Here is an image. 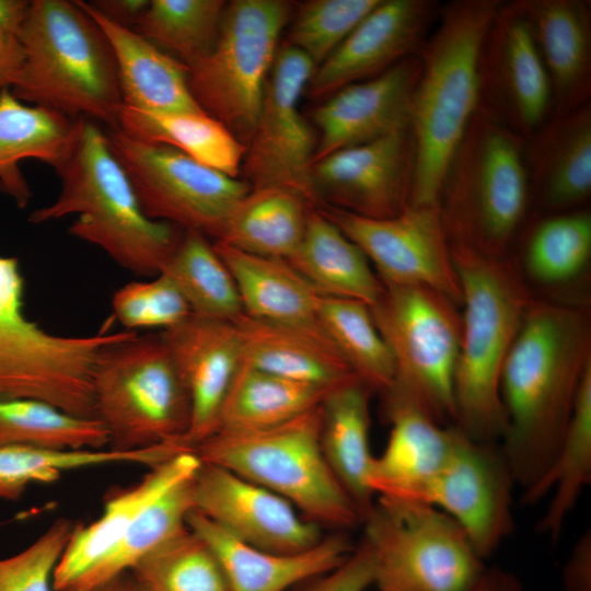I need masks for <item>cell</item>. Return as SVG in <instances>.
I'll return each instance as SVG.
<instances>
[{
	"mask_svg": "<svg viewBox=\"0 0 591 591\" xmlns=\"http://www.w3.org/2000/svg\"><path fill=\"white\" fill-rule=\"evenodd\" d=\"M117 127L135 140L169 146L231 177L241 173L246 147L202 111L144 112L121 106Z\"/></svg>",
	"mask_w": 591,
	"mask_h": 591,
	"instance_id": "cell-35",
	"label": "cell"
},
{
	"mask_svg": "<svg viewBox=\"0 0 591 591\" xmlns=\"http://www.w3.org/2000/svg\"><path fill=\"white\" fill-rule=\"evenodd\" d=\"M223 0H151L131 28L186 67L215 46Z\"/></svg>",
	"mask_w": 591,
	"mask_h": 591,
	"instance_id": "cell-42",
	"label": "cell"
},
{
	"mask_svg": "<svg viewBox=\"0 0 591 591\" xmlns=\"http://www.w3.org/2000/svg\"><path fill=\"white\" fill-rule=\"evenodd\" d=\"M323 296L373 305L383 285L361 250L318 208H312L303 237L286 259Z\"/></svg>",
	"mask_w": 591,
	"mask_h": 591,
	"instance_id": "cell-32",
	"label": "cell"
},
{
	"mask_svg": "<svg viewBox=\"0 0 591 591\" xmlns=\"http://www.w3.org/2000/svg\"><path fill=\"white\" fill-rule=\"evenodd\" d=\"M455 429L450 454L424 503L450 515L486 560L513 531L515 482L499 443L476 441Z\"/></svg>",
	"mask_w": 591,
	"mask_h": 591,
	"instance_id": "cell-17",
	"label": "cell"
},
{
	"mask_svg": "<svg viewBox=\"0 0 591 591\" xmlns=\"http://www.w3.org/2000/svg\"><path fill=\"white\" fill-rule=\"evenodd\" d=\"M530 207L541 213L580 209L591 194V102L552 115L524 140Z\"/></svg>",
	"mask_w": 591,
	"mask_h": 591,
	"instance_id": "cell-24",
	"label": "cell"
},
{
	"mask_svg": "<svg viewBox=\"0 0 591 591\" xmlns=\"http://www.w3.org/2000/svg\"><path fill=\"white\" fill-rule=\"evenodd\" d=\"M329 390L241 362L224 398L218 430L285 424L320 406Z\"/></svg>",
	"mask_w": 591,
	"mask_h": 591,
	"instance_id": "cell-37",
	"label": "cell"
},
{
	"mask_svg": "<svg viewBox=\"0 0 591 591\" xmlns=\"http://www.w3.org/2000/svg\"><path fill=\"white\" fill-rule=\"evenodd\" d=\"M467 591H523L519 579L499 567L487 568L480 579Z\"/></svg>",
	"mask_w": 591,
	"mask_h": 591,
	"instance_id": "cell-53",
	"label": "cell"
},
{
	"mask_svg": "<svg viewBox=\"0 0 591 591\" xmlns=\"http://www.w3.org/2000/svg\"><path fill=\"white\" fill-rule=\"evenodd\" d=\"M373 582V556L367 543L361 540L339 566L296 588L297 591H366Z\"/></svg>",
	"mask_w": 591,
	"mask_h": 591,
	"instance_id": "cell-49",
	"label": "cell"
},
{
	"mask_svg": "<svg viewBox=\"0 0 591 591\" xmlns=\"http://www.w3.org/2000/svg\"><path fill=\"white\" fill-rule=\"evenodd\" d=\"M591 483V367L581 381L569 422L543 478L521 502L533 505L551 496L537 522L540 533L557 540L583 490Z\"/></svg>",
	"mask_w": 591,
	"mask_h": 591,
	"instance_id": "cell-34",
	"label": "cell"
},
{
	"mask_svg": "<svg viewBox=\"0 0 591 591\" xmlns=\"http://www.w3.org/2000/svg\"><path fill=\"white\" fill-rule=\"evenodd\" d=\"M420 59L410 56L380 76L347 85L312 112L318 129L313 163L410 127Z\"/></svg>",
	"mask_w": 591,
	"mask_h": 591,
	"instance_id": "cell-21",
	"label": "cell"
},
{
	"mask_svg": "<svg viewBox=\"0 0 591 591\" xmlns=\"http://www.w3.org/2000/svg\"><path fill=\"white\" fill-rule=\"evenodd\" d=\"M440 5L433 0H380L314 69L305 92L323 101L418 55L436 24Z\"/></svg>",
	"mask_w": 591,
	"mask_h": 591,
	"instance_id": "cell-20",
	"label": "cell"
},
{
	"mask_svg": "<svg viewBox=\"0 0 591 591\" xmlns=\"http://www.w3.org/2000/svg\"><path fill=\"white\" fill-rule=\"evenodd\" d=\"M186 384L192 417L182 445L192 450L218 431L221 408L241 364L233 322L190 314L160 332Z\"/></svg>",
	"mask_w": 591,
	"mask_h": 591,
	"instance_id": "cell-22",
	"label": "cell"
},
{
	"mask_svg": "<svg viewBox=\"0 0 591 591\" xmlns=\"http://www.w3.org/2000/svg\"><path fill=\"white\" fill-rule=\"evenodd\" d=\"M444 293L419 285L383 286L370 308L395 362L390 393L444 426L455 424L454 375L462 317ZM381 393V394H383Z\"/></svg>",
	"mask_w": 591,
	"mask_h": 591,
	"instance_id": "cell-11",
	"label": "cell"
},
{
	"mask_svg": "<svg viewBox=\"0 0 591 591\" xmlns=\"http://www.w3.org/2000/svg\"><path fill=\"white\" fill-rule=\"evenodd\" d=\"M524 242L523 262L528 274L545 285L576 278L591 256V213L586 208L542 213Z\"/></svg>",
	"mask_w": 591,
	"mask_h": 591,
	"instance_id": "cell-45",
	"label": "cell"
},
{
	"mask_svg": "<svg viewBox=\"0 0 591 591\" xmlns=\"http://www.w3.org/2000/svg\"><path fill=\"white\" fill-rule=\"evenodd\" d=\"M76 130V120L15 99L10 89L0 92V190L20 208L32 193L18 163L36 159L55 169L66 157Z\"/></svg>",
	"mask_w": 591,
	"mask_h": 591,
	"instance_id": "cell-33",
	"label": "cell"
},
{
	"mask_svg": "<svg viewBox=\"0 0 591 591\" xmlns=\"http://www.w3.org/2000/svg\"><path fill=\"white\" fill-rule=\"evenodd\" d=\"M213 246L233 277L245 315L322 328L316 315L318 293L286 259L248 254L219 241Z\"/></svg>",
	"mask_w": 591,
	"mask_h": 591,
	"instance_id": "cell-31",
	"label": "cell"
},
{
	"mask_svg": "<svg viewBox=\"0 0 591 591\" xmlns=\"http://www.w3.org/2000/svg\"><path fill=\"white\" fill-rule=\"evenodd\" d=\"M112 306L126 331L170 328L192 314L189 305L163 274L151 280L131 281L113 296Z\"/></svg>",
	"mask_w": 591,
	"mask_h": 591,
	"instance_id": "cell-47",
	"label": "cell"
},
{
	"mask_svg": "<svg viewBox=\"0 0 591 591\" xmlns=\"http://www.w3.org/2000/svg\"><path fill=\"white\" fill-rule=\"evenodd\" d=\"M372 393L356 378L329 390L320 405L322 452L362 520L375 500L368 483L374 456L370 448Z\"/></svg>",
	"mask_w": 591,
	"mask_h": 591,
	"instance_id": "cell-30",
	"label": "cell"
},
{
	"mask_svg": "<svg viewBox=\"0 0 591 591\" xmlns=\"http://www.w3.org/2000/svg\"><path fill=\"white\" fill-rule=\"evenodd\" d=\"M93 394L96 418L108 434L107 448L183 447L190 426V397L160 333L135 332L105 346L95 363Z\"/></svg>",
	"mask_w": 591,
	"mask_h": 591,
	"instance_id": "cell-8",
	"label": "cell"
},
{
	"mask_svg": "<svg viewBox=\"0 0 591 591\" xmlns=\"http://www.w3.org/2000/svg\"><path fill=\"white\" fill-rule=\"evenodd\" d=\"M76 2L97 23L114 51L123 106L144 112H198L188 85L187 67L131 28ZM204 112V111H202Z\"/></svg>",
	"mask_w": 591,
	"mask_h": 591,
	"instance_id": "cell-29",
	"label": "cell"
},
{
	"mask_svg": "<svg viewBox=\"0 0 591 591\" xmlns=\"http://www.w3.org/2000/svg\"><path fill=\"white\" fill-rule=\"evenodd\" d=\"M106 135L148 218L221 239L234 207L251 190L247 182L169 146L135 140L118 127Z\"/></svg>",
	"mask_w": 591,
	"mask_h": 591,
	"instance_id": "cell-13",
	"label": "cell"
},
{
	"mask_svg": "<svg viewBox=\"0 0 591 591\" xmlns=\"http://www.w3.org/2000/svg\"><path fill=\"white\" fill-rule=\"evenodd\" d=\"M73 528L58 519L30 546L0 559V591H55L54 572Z\"/></svg>",
	"mask_w": 591,
	"mask_h": 591,
	"instance_id": "cell-48",
	"label": "cell"
},
{
	"mask_svg": "<svg viewBox=\"0 0 591 591\" xmlns=\"http://www.w3.org/2000/svg\"><path fill=\"white\" fill-rule=\"evenodd\" d=\"M526 21L545 68L552 115L591 101V2L513 0ZM551 115V116H552Z\"/></svg>",
	"mask_w": 591,
	"mask_h": 591,
	"instance_id": "cell-25",
	"label": "cell"
},
{
	"mask_svg": "<svg viewBox=\"0 0 591 591\" xmlns=\"http://www.w3.org/2000/svg\"><path fill=\"white\" fill-rule=\"evenodd\" d=\"M194 510L250 546L296 554L317 545L323 529L289 501L224 467L201 463L192 484Z\"/></svg>",
	"mask_w": 591,
	"mask_h": 591,
	"instance_id": "cell-19",
	"label": "cell"
},
{
	"mask_svg": "<svg viewBox=\"0 0 591 591\" xmlns=\"http://www.w3.org/2000/svg\"><path fill=\"white\" fill-rule=\"evenodd\" d=\"M565 591H591V532L576 541L561 573Z\"/></svg>",
	"mask_w": 591,
	"mask_h": 591,
	"instance_id": "cell-50",
	"label": "cell"
},
{
	"mask_svg": "<svg viewBox=\"0 0 591 591\" xmlns=\"http://www.w3.org/2000/svg\"><path fill=\"white\" fill-rule=\"evenodd\" d=\"M18 37L25 60L10 89L15 99L117 127L123 101L114 51L76 0L31 1Z\"/></svg>",
	"mask_w": 591,
	"mask_h": 591,
	"instance_id": "cell-5",
	"label": "cell"
},
{
	"mask_svg": "<svg viewBox=\"0 0 591 591\" xmlns=\"http://www.w3.org/2000/svg\"><path fill=\"white\" fill-rule=\"evenodd\" d=\"M316 315L359 380L373 392L383 393L391 387L395 379V362L366 303L318 293Z\"/></svg>",
	"mask_w": 591,
	"mask_h": 591,
	"instance_id": "cell-41",
	"label": "cell"
},
{
	"mask_svg": "<svg viewBox=\"0 0 591 591\" xmlns=\"http://www.w3.org/2000/svg\"><path fill=\"white\" fill-rule=\"evenodd\" d=\"M56 450L105 449L108 434L97 418L67 413L32 398L0 399V447Z\"/></svg>",
	"mask_w": 591,
	"mask_h": 591,
	"instance_id": "cell-43",
	"label": "cell"
},
{
	"mask_svg": "<svg viewBox=\"0 0 591 591\" xmlns=\"http://www.w3.org/2000/svg\"><path fill=\"white\" fill-rule=\"evenodd\" d=\"M478 112L529 139L552 115L548 78L529 25L501 1L478 58Z\"/></svg>",
	"mask_w": 591,
	"mask_h": 591,
	"instance_id": "cell-16",
	"label": "cell"
},
{
	"mask_svg": "<svg viewBox=\"0 0 591 591\" xmlns=\"http://www.w3.org/2000/svg\"><path fill=\"white\" fill-rule=\"evenodd\" d=\"M187 526L215 552L231 591H289L333 570L355 548L348 532H334L301 553L263 551L234 538L196 510L188 514Z\"/></svg>",
	"mask_w": 591,
	"mask_h": 591,
	"instance_id": "cell-26",
	"label": "cell"
},
{
	"mask_svg": "<svg viewBox=\"0 0 591 591\" xmlns=\"http://www.w3.org/2000/svg\"><path fill=\"white\" fill-rule=\"evenodd\" d=\"M194 476L174 484L158 496L138 515L112 551L67 591H88L128 572L142 558L184 531L187 528V517L194 510Z\"/></svg>",
	"mask_w": 591,
	"mask_h": 591,
	"instance_id": "cell-39",
	"label": "cell"
},
{
	"mask_svg": "<svg viewBox=\"0 0 591 591\" xmlns=\"http://www.w3.org/2000/svg\"><path fill=\"white\" fill-rule=\"evenodd\" d=\"M88 591H138L129 572L118 575Z\"/></svg>",
	"mask_w": 591,
	"mask_h": 591,
	"instance_id": "cell-55",
	"label": "cell"
},
{
	"mask_svg": "<svg viewBox=\"0 0 591 591\" xmlns=\"http://www.w3.org/2000/svg\"><path fill=\"white\" fill-rule=\"evenodd\" d=\"M24 60V49L18 35L0 31V92L16 83Z\"/></svg>",
	"mask_w": 591,
	"mask_h": 591,
	"instance_id": "cell-51",
	"label": "cell"
},
{
	"mask_svg": "<svg viewBox=\"0 0 591 591\" xmlns=\"http://www.w3.org/2000/svg\"><path fill=\"white\" fill-rule=\"evenodd\" d=\"M416 146L410 127L333 152L312 164L321 207L390 218L410 206Z\"/></svg>",
	"mask_w": 591,
	"mask_h": 591,
	"instance_id": "cell-18",
	"label": "cell"
},
{
	"mask_svg": "<svg viewBox=\"0 0 591 591\" xmlns=\"http://www.w3.org/2000/svg\"><path fill=\"white\" fill-rule=\"evenodd\" d=\"M148 2L146 0H97L89 3L106 19L132 28Z\"/></svg>",
	"mask_w": 591,
	"mask_h": 591,
	"instance_id": "cell-52",
	"label": "cell"
},
{
	"mask_svg": "<svg viewBox=\"0 0 591 591\" xmlns=\"http://www.w3.org/2000/svg\"><path fill=\"white\" fill-rule=\"evenodd\" d=\"M318 209L361 250L383 286H425L461 304V286L437 205L409 206L390 218L362 217L331 206Z\"/></svg>",
	"mask_w": 591,
	"mask_h": 591,
	"instance_id": "cell-15",
	"label": "cell"
},
{
	"mask_svg": "<svg viewBox=\"0 0 591 591\" xmlns=\"http://www.w3.org/2000/svg\"><path fill=\"white\" fill-rule=\"evenodd\" d=\"M233 324L243 363L325 389L358 378L323 328L266 322L244 313Z\"/></svg>",
	"mask_w": 591,
	"mask_h": 591,
	"instance_id": "cell-28",
	"label": "cell"
},
{
	"mask_svg": "<svg viewBox=\"0 0 591 591\" xmlns=\"http://www.w3.org/2000/svg\"><path fill=\"white\" fill-rule=\"evenodd\" d=\"M54 170L61 181L60 193L54 202L30 215L31 223L78 213L69 228L71 235L102 248L135 275L160 274L183 230L144 215L100 124L76 119L69 151Z\"/></svg>",
	"mask_w": 591,
	"mask_h": 591,
	"instance_id": "cell-2",
	"label": "cell"
},
{
	"mask_svg": "<svg viewBox=\"0 0 591 591\" xmlns=\"http://www.w3.org/2000/svg\"><path fill=\"white\" fill-rule=\"evenodd\" d=\"M160 274L173 282L194 315L233 322L243 314L231 273L213 243L198 232L182 231Z\"/></svg>",
	"mask_w": 591,
	"mask_h": 591,
	"instance_id": "cell-38",
	"label": "cell"
},
{
	"mask_svg": "<svg viewBox=\"0 0 591 591\" xmlns=\"http://www.w3.org/2000/svg\"><path fill=\"white\" fill-rule=\"evenodd\" d=\"M128 572L138 591H231L217 555L188 526Z\"/></svg>",
	"mask_w": 591,
	"mask_h": 591,
	"instance_id": "cell-44",
	"label": "cell"
},
{
	"mask_svg": "<svg viewBox=\"0 0 591 591\" xmlns=\"http://www.w3.org/2000/svg\"><path fill=\"white\" fill-rule=\"evenodd\" d=\"M310 209L288 189L251 188L234 207L219 242L248 254L288 259L303 237Z\"/></svg>",
	"mask_w": 591,
	"mask_h": 591,
	"instance_id": "cell-36",
	"label": "cell"
},
{
	"mask_svg": "<svg viewBox=\"0 0 591 591\" xmlns=\"http://www.w3.org/2000/svg\"><path fill=\"white\" fill-rule=\"evenodd\" d=\"M314 69L301 50L279 46L241 172L251 188H285L321 208L311 173L317 138L299 111Z\"/></svg>",
	"mask_w": 591,
	"mask_h": 591,
	"instance_id": "cell-14",
	"label": "cell"
},
{
	"mask_svg": "<svg viewBox=\"0 0 591 591\" xmlns=\"http://www.w3.org/2000/svg\"><path fill=\"white\" fill-rule=\"evenodd\" d=\"M19 260L0 255V399L32 398L72 415L95 418L93 373L100 351L125 337L47 332L24 313Z\"/></svg>",
	"mask_w": 591,
	"mask_h": 591,
	"instance_id": "cell-9",
	"label": "cell"
},
{
	"mask_svg": "<svg viewBox=\"0 0 591 591\" xmlns=\"http://www.w3.org/2000/svg\"><path fill=\"white\" fill-rule=\"evenodd\" d=\"M450 251L463 305L454 426L473 440L499 443L506 429L501 370L533 298L509 256L453 242Z\"/></svg>",
	"mask_w": 591,
	"mask_h": 591,
	"instance_id": "cell-3",
	"label": "cell"
},
{
	"mask_svg": "<svg viewBox=\"0 0 591 591\" xmlns=\"http://www.w3.org/2000/svg\"><path fill=\"white\" fill-rule=\"evenodd\" d=\"M379 2L380 0H310L302 2L292 13L283 44L301 50L316 68Z\"/></svg>",
	"mask_w": 591,
	"mask_h": 591,
	"instance_id": "cell-46",
	"label": "cell"
},
{
	"mask_svg": "<svg viewBox=\"0 0 591 591\" xmlns=\"http://www.w3.org/2000/svg\"><path fill=\"white\" fill-rule=\"evenodd\" d=\"M292 13L293 5L285 0L228 2L213 48L187 66L189 90L198 106L245 147L280 35Z\"/></svg>",
	"mask_w": 591,
	"mask_h": 591,
	"instance_id": "cell-12",
	"label": "cell"
},
{
	"mask_svg": "<svg viewBox=\"0 0 591 591\" xmlns=\"http://www.w3.org/2000/svg\"><path fill=\"white\" fill-rule=\"evenodd\" d=\"M437 206L449 242L508 256L530 208L524 139L477 111L448 162Z\"/></svg>",
	"mask_w": 591,
	"mask_h": 591,
	"instance_id": "cell-6",
	"label": "cell"
},
{
	"mask_svg": "<svg viewBox=\"0 0 591 591\" xmlns=\"http://www.w3.org/2000/svg\"><path fill=\"white\" fill-rule=\"evenodd\" d=\"M200 464L192 450H184L150 467L137 484L114 493L107 498L99 519L88 525H74L54 572V590L67 591L112 551L158 496L174 484L194 476Z\"/></svg>",
	"mask_w": 591,
	"mask_h": 591,
	"instance_id": "cell-27",
	"label": "cell"
},
{
	"mask_svg": "<svg viewBox=\"0 0 591 591\" xmlns=\"http://www.w3.org/2000/svg\"><path fill=\"white\" fill-rule=\"evenodd\" d=\"M31 1L0 0V31L19 34Z\"/></svg>",
	"mask_w": 591,
	"mask_h": 591,
	"instance_id": "cell-54",
	"label": "cell"
},
{
	"mask_svg": "<svg viewBox=\"0 0 591 591\" xmlns=\"http://www.w3.org/2000/svg\"><path fill=\"white\" fill-rule=\"evenodd\" d=\"M320 428L317 406L274 427L220 429L192 451L279 495L322 529L349 532L362 518L324 457Z\"/></svg>",
	"mask_w": 591,
	"mask_h": 591,
	"instance_id": "cell-7",
	"label": "cell"
},
{
	"mask_svg": "<svg viewBox=\"0 0 591 591\" xmlns=\"http://www.w3.org/2000/svg\"><path fill=\"white\" fill-rule=\"evenodd\" d=\"M170 456L165 445L137 451L0 447V499H19L28 485L54 483L69 471L112 464H137L150 468Z\"/></svg>",
	"mask_w": 591,
	"mask_h": 591,
	"instance_id": "cell-40",
	"label": "cell"
},
{
	"mask_svg": "<svg viewBox=\"0 0 591 591\" xmlns=\"http://www.w3.org/2000/svg\"><path fill=\"white\" fill-rule=\"evenodd\" d=\"M501 0L441 4L422 45L410 129L416 172L410 206L437 205L448 162L478 109V58Z\"/></svg>",
	"mask_w": 591,
	"mask_h": 591,
	"instance_id": "cell-4",
	"label": "cell"
},
{
	"mask_svg": "<svg viewBox=\"0 0 591 591\" xmlns=\"http://www.w3.org/2000/svg\"><path fill=\"white\" fill-rule=\"evenodd\" d=\"M391 429L385 448L374 455L368 483L374 497L424 502L453 445L455 426H444L417 404L382 394Z\"/></svg>",
	"mask_w": 591,
	"mask_h": 591,
	"instance_id": "cell-23",
	"label": "cell"
},
{
	"mask_svg": "<svg viewBox=\"0 0 591 591\" xmlns=\"http://www.w3.org/2000/svg\"><path fill=\"white\" fill-rule=\"evenodd\" d=\"M590 367L587 311L533 300L500 375L506 429L499 444L521 496L551 466Z\"/></svg>",
	"mask_w": 591,
	"mask_h": 591,
	"instance_id": "cell-1",
	"label": "cell"
},
{
	"mask_svg": "<svg viewBox=\"0 0 591 591\" xmlns=\"http://www.w3.org/2000/svg\"><path fill=\"white\" fill-rule=\"evenodd\" d=\"M361 525L376 591H467L487 569L463 529L433 506L376 497Z\"/></svg>",
	"mask_w": 591,
	"mask_h": 591,
	"instance_id": "cell-10",
	"label": "cell"
}]
</instances>
